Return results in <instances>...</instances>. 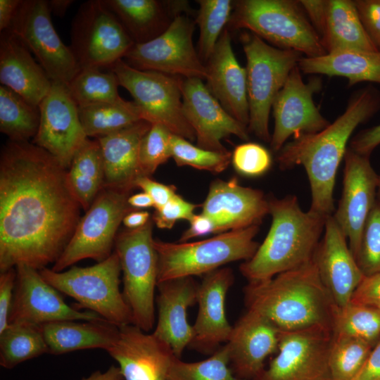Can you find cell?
<instances>
[{"label": "cell", "mask_w": 380, "mask_h": 380, "mask_svg": "<svg viewBox=\"0 0 380 380\" xmlns=\"http://www.w3.org/2000/svg\"><path fill=\"white\" fill-rule=\"evenodd\" d=\"M80 208L68 170L56 158L33 143L9 141L0 159V272L55 263Z\"/></svg>", "instance_id": "1"}, {"label": "cell", "mask_w": 380, "mask_h": 380, "mask_svg": "<svg viewBox=\"0 0 380 380\" xmlns=\"http://www.w3.org/2000/svg\"><path fill=\"white\" fill-rule=\"evenodd\" d=\"M380 110V91L368 85L355 91L347 107L332 123L313 134L293 137L278 152L281 170L303 165L310 182L312 203L310 210L324 216L332 215L333 197L338 166L347 151L355 128Z\"/></svg>", "instance_id": "2"}, {"label": "cell", "mask_w": 380, "mask_h": 380, "mask_svg": "<svg viewBox=\"0 0 380 380\" xmlns=\"http://www.w3.org/2000/svg\"><path fill=\"white\" fill-rule=\"evenodd\" d=\"M243 293L247 310L265 316L282 331L312 327L332 329L337 305L314 258L270 279L248 283Z\"/></svg>", "instance_id": "3"}, {"label": "cell", "mask_w": 380, "mask_h": 380, "mask_svg": "<svg viewBox=\"0 0 380 380\" xmlns=\"http://www.w3.org/2000/svg\"><path fill=\"white\" fill-rule=\"evenodd\" d=\"M268 199L270 230L254 255L239 266L248 283L270 279L312 260L328 217L302 210L295 196Z\"/></svg>", "instance_id": "4"}, {"label": "cell", "mask_w": 380, "mask_h": 380, "mask_svg": "<svg viewBox=\"0 0 380 380\" xmlns=\"http://www.w3.org/2000/svg\"><path fill=\"white\" fill-rule=\"evenodd\" d=\"M259 226L230 230L201 241L166 242L153 239L158 258V283L205 275L223 265L251 259L260 244L254 239Z\"/></svg>", "instance_id": "5"}, {"label": "cell", "mask_w": 380, "mask_h": 380, "mask_svg": "<svg viewBox=\"0 0 380 380\" xmlns=\"http://www.w3.org/2000/svg\"><path fill=\"white\" fill-rule=\"evenodd\" d=\"M233 8L229 23L234 28L250 30L279 49L305 57L327 53L299 1L241 0L234 2Z\"/></svg>", "instance_id": "6"}, {"label": "cell", "mask_w": 380, "mask_h": 380, "mask_svg": "<svg viewBox=\"0 0 380 380\" xmlns=\"http://www.w3.org/2000/svg\"><path fill=\"white\" fill-rule=\"evenodd\" d=\"M121 266L115 252L96 265L55 272L39 270L43 279L59 292L74 298L75 308H86L104 320L120 327L132 324L129 307L120 291Z\"/></svg>", "instance_id": "7"}, {"label": "cell", "mask_w": 380, "mask_h": 380, "mask_svg": "<svg viewBox=\"0 0 380 380\" xmlns=\"http://www.w3.org/2000/svg\"><path fill=\"white\" fill-rule=\"evenodd\" d=\"M246 58L247 91L249 105L248 132L270 142L269 117L274 101L301 54L275 48L257 35L242 37Z\"/></svg>", "instance_id": "8"}, {"label": "cell", "mask_w": 380, "mask_h": 380, "mask_svg": "<svg viewBox=\"0 0 380 380\" xmlns=\"http://www.w3.org/2000/svg\"><path fill=\"white\" fill-rule=\"evenodd\" d=\"M153 220L137 229H127L115 241L123 275L122 294L130 308L132 324L143 331L155 323V289L158 284V258L153 246Z\"/></svg>", "instance_id": "9"}, {"label": "cell", "mask_w": 380, "mask_h": 380, "mask_svg": "<svg viewBox=\"0 0 380 380\" xmlns=\"http://www.w3.org/2000/svg\"><path fill=\"white\" fill-rule=\"evenodd\" d=\"M109 68L117 75L120 85L133 97L143 120L161 124L173 134L189 141L196 139L184 114L182 79L160 72L138 70L122 59Z\"/></svg>", "instance_id": "10"}, {"label": "cell", "mask_w": 380, "mask_h": 380, "mask_svg": "<svg viewBox=\"0 0 380 380\" xmlns=\"http://www.w3.org/2000/svg\"><path fill=\"white\" fill-rule=\"evenodd\" d=\"M129 194L103 187L80 219L71 239L51 270L62 272L84 259L99 262L108 258L112 254L120 223L127 214L137 210L128 203Z\"/></svg>", "instance_id": "11"}, {"label": "cell", "mask_w": 380, "mask_h": 380, "mask_svg": "<svg viewBox=\"0 0 380 380\" xmlns=\"http://www.w3.org/2000/svg\"><path fill=\"white\" fill-rule=\"evenodd\" d=\"M70 46L80 69L110 68L135 44L103 0L79 7L71 24Z\"/></svg>", "instance_id": "12"}, {"label": "cell", "mask_w": 380, "mask_h": 380, "mask_svg": "<svg viewBox=\"0 0 380 380\" xmlns=\"http://www.w3.org/2000/svg\"><path fill=\"white\" fill-rule=\"evenodd\" d=\"M51 14L48 1H21L9 29L34 54L51 82L68 85L81 69L57 34Z\"/></svg>", "instance_id": "13"}, {"label": "cell", "mask_w": 380, "mask_h": 380, "mask_svg": "<svg viewBox=\"0 0 380 380\" xmlns=\"http://www.w3.org/2000/svg\"><path fill=\"white\" fill-rule=\"evenodd\" d=\"M194 23L177 14L167 27L156 37L134 44L124 56L132 67L165 74L205 80L206 66L193 44Z\"/></svg>", "instance_id": "14"}, {"label": "cell", "mask_w": 380, "mask_h": 380, "mask_svg": "<svg viewBox=\"0 0 380 380\" xmlns=\"http://www.w3.org/2000/svg\"><path fill=\"white\" fill-rule=\"evenodd\" d=\"M332 338V329L322 327L281 331L277 355L253 380H331Z\"/></svg>", "instance_id": "15"}, {"label": "cell", "mask_w": 380, "mask_h": 380, "mask_svg": "<svg viewBox=\"0 0 380 380\" xmlns=\"http://www.w3.org/2000/svg\"><path fill=\"white\" fill-rule=\"evenodd\" d=\"M39 108L40 122L32 143L48 151L68 170L75 154L88 138L68 85L52 82Z\"/></svg>", "instance_id": "16"}, {"label": "cell", "mask_w": 380, "mask_h": 380, "mask_svg": "<svg viewBox=\"0 0 380 380\" xmlns=\"http://www.w3.org/2000/svg\"><path fill=\"white\" fill-rule=\"evenodd\" d=\"M15 269L8 324L25 322L39 326L63 320H104L94 312L80 311L68 305L61 292L43 279L39 270L24 264Z\"/></svg>", "instance_id": "17"}, {"label": "cell", "mask_w": 380, "mask_h": 380, "mask_svg": "<svg viewBox=\"0 0 380 380\" xmlns=\"http://www.w3.org/2000/svg\"><path fill=\"white\" fill-rule=\"evenodd\" d=\"M320 89L319 79L304 82L298 65L291 71L272 107L274 127L270 144L272 151L278 153L291 136L316 133L330 125L313 101V94Z\"/></svg>", "instance_id": "18"}, {"label": "cell", "mask_w": 380, "mask_h": 380, "mask_svg": "<svg viewBox=\"0 0 380 380\" xmlns=\"http://www.w3.org/2000/svg\"><path fill=\"white\" fill-rule=\"evenodd\" d=\"M342 195L334 219L348 240L356 257L365 223L376 200L379 175L369 156L348 148L344 156Z\"/></svg>", "instance_id": "19"}, {"label": "cell", "mask_w": 380, "mask_h": 380, "mask_svg": "<svg viewBox=\"0 0 380 380\" xmlns=\"http://www.w3.org/2000/svg\"><path fill=\"white\" fill-rule=\"evenodd\" d=\"M182 92L184 114L195 133L198 146L228 152L222 144V139L234 135L242 140L248 139V128L224 110L203 80L184 78Z\"/></svg>", "instance_id": "20"}, {"label": "cell", "mask_w": 380, "mask_h": 380, "mask_svg": "<svg viewBox=\"0 0 380 380\" xmlns=\"http://www.w3.org/2000/svg\"><path fill=\"white\" fill-rule=\"evenodd\" d=\"M118 327V338L106 351L118 363L123 380H167L177 357L170 345L133 324Z\"/></svg>", "instance_id": "21"}, {"label": "cell", "mask_w": 380, "mask_h": 380, "mask_svg": "<svg viewBox=\"0 0 380 380\" xmlns=\"http://www.w3.org/2000/svg\"><path fill=\"white\" fill-rule=\"evenodd\" d=\"M281 331L260 313L247 310L233 326L228 341L230 368L239 380H253L267 357L278 350Z\"/></svg>", "instance_id": "22"}, {"label": "cell", "mask_w": 380, "mask_h": 380, "mask_svg": "<svg viewBox=\"0 0 380 380\" xmlns=\"http://www.w3.org/2000/svg\"><path fill=\"white\" fill-rule=\"evenodd\" d=\"M234 281L232 269L221 267L204 275L199 284L198 310L189 346L203 354H213L230 337L233 326L225 312L227 293Z\"/></svg>", "instance_id": "23"}, {"label": "cell", "mask_w": 380, "mask_h": 380, "mask_svg": "<svg viewBox=\"0 0 380 380\" xmlns=\"http://www.w3.org/2000/svg\"><path fill=\"white\" fill-rule=\"evenodd\" d=\"M201 213L216 221L221 233L259 226L269 214V199L259 189L240 185L235 177L216 179L210 186Z\"/></svg>", "instance_id": "24"}, {"label": "cell", "mask_w": 380, "mask_h": 380, "mask_svg": "<svg viewBox=\"0 0 380 380\" xmlns=\"http://www.w3.org/2000/svg\"><path fill=\"white\" fill-rule=\"evenodd\" d=\"M324 236L314 259L320 277L338 307L348 304L365 274L347 238L332 215L327 217Z\"/></svg>", "instance_id": "25"}, {"label": "cell", "mask_w": 380, "mask_h": 380, "mask_svg": "<svg viewBox=\"0 0 380 380\" xmlns=\"http://www.w3.org/2000/svg\"><path fill=\"white\" fill-rule=\"evenodd\" d=\"M206 63L208 90L227 112L248 128L246 70L235 56L227 29L223 30Z\"/></svg>", "instance_id": "26"}, {"label": "cell", "mask_w": 380, "mask_h": 380, "mask_svg": "<svg viewBox=\"0 0 380 380\" xmlns=\"http://www.w3.org/2000/svg\"><path fill=\"white\" fill-rule=\"evenodd\" d=\"M199 284L193 277L158 283V320L153 334L170 345L180 358L193 338V327L186 318L187 309L197 303Z\"/></svg>", "instance_id": "27"}, {"label": "cell", "mask_w": 380, "mask_h": 380, "mask_svg": "<svg viewBox=\"0 0 380 380\" xmlns=\"http://www.w3.org/2000/svg\"><path fill=\"white\" fill-rule=\"evenodd\" d=\"M0 82L37 106L52 84L30 50L11 29L1 32Z\"/></svg>", "instance_id": "28"}, {"label": "cell", "mask_w": 380, "mask_h": 380, "mask_svg": "<svg viewBox=\"0 0 380 380\" xmlns=\"http://www.w3.org/2000/svg\"><path fill=\"white\" fill-rule=\"evenodd\" d=\"M151 126L141 120L110 135L97 138L101 151L104 186L130 192L142 176L139 165L141 140Z\"/></svg>", "instance_id": "29"}, {"label": "cell", "mask_w": 380, "mask_h": 380, "mask_svg": "<svg viewBox=\"0 0 380 380\" xmlns=\"http://www.w3.org/2000/svg\"><path fill=\"white\" fill-rule=\"evenodd\" d=\"M52 322L39 325L48 353L61 355L92 348L107 350L115 342L119 327L105 320Z\"/></svg>", "instance_id": "30"}, {"label": "cell", "mask_w": 380, "mask_h": 380, "mask_svg": "<svg viewBox=\"0 0 380 380\" xmlns=\"http://www.w3.org/2000/svg\"><path fill=\"white\" fill-rule=\"evenodd\" d=\"M298 66L304 74L345 77L349 87L362 82L380 84V51L346 50L305 56Z\"/></svg>", "instance_id": "31"}, {"label": "cell", "mask_w": 380, "mask_h": 380, "mask_svg": "<svg viewBox=\"0 0 380 380\" xmlns=\"http://www.w3.org/2000/svg\"><path fill=\"white\" fill-rule=\"evenodd\" d=\"M321 40L327 53L379 51L368 37L354 1L329 0L327 24Z\"/></svg>", "instance_id": "32"}, {"label": "cell", "mask_w": 380, "mask_h": 380, "mask_svg": "<svg viewBox=\"0 0 380 380\" xmlns=\"http://www.w3.org/2000/svg\"><path fill=\"white\" fill-rule=\"evenodd\" d=\"M70 185L81 207H90L104 186V169L100 144L89 138L75 154L68 169Z\"/></svg>", "instance_id": "33"}, {"label": "cell", "mask_w": 380, "mask_h": 380, "mask_svg": "<svg viewBox=\"0 0 380 380\" xmlns=\"http://www.w3.org/2000/svg\"><path fill=\"white\" fill-rule=\"evenodd\" d=\"M103 1L118 18L135 44L146 42L158 36L167 27L164 25L163 7L158 1Z\"/></svg>", "instance_id": "34"}, {"label": "cell", "mask_w": 380, "mask_h": 380, "mask_svg": "<svg viewBox=\"0 0 380 380\" xmlns=\"http://www.w3.org/2000/svg\"><path fill=\"white\" fill-rule=\"evenodd\" d=\"M80 119L87 137H106L143 120L133 101L123 99L78 108Z\"/></svg>", "instance_id": "35"}, {"label": "cell", "mask_w": 380, "mask_h": 380, "mask_svg": "<svg viewBox=\"0 0 380 380\" xmlns=\"http://www.w3.org/2000/svg\"><path fill=\"white\" fill-rule=\"evenodd\" d=\"M40 122L39 106H34L12 89L0 87V131L10 141H28L37 133Z\"/></svg>", "instance_id": "36"}, {"label": "cell", "mask_w": 380, "mask_h": 380, "mask_svg": "<svg viewBox=\"0 0 380 380\" xmlns=\"http://www.w3.org/2000/svg\"><path fill=\"white\" fill-rule=\"evenodd\" d=\"M48 353L39 326L25 322L8 324L0 333V365L11 369Z\"/></svg>", "instance_id": "37"}, {"label": "cell", "mask_w": 380, "mask_h": 380, "mask_svg": "<svg viewBox=\"0 0 380 380\" xmlns=\"http://www.w3.org/2000/svg\"><path fill=\"white\" fill-rule=\"evenodd\" d=\"M119 80L113 71L100 68L82 69L68 84L69 93L78 108L116 102L122 99L118 94Z\"/></svg>", "instance_id": "38"}, {"label": "cell", "mask_w": 380, "mask_h": 380, "mask_svg": "<svg viewBox=\"0 0 380 380\" xmlns=\"http://www.w3.org/2000/svg\"><path fill=\"white\" fill-rule=\"evenodd\" d=\"M332 330L334 334L352 336L374 346L380 338V310L350 302L337 306Z\"/></svg>", "instance_id": "39"}, {"label": "cell", "mask_w": 380, "mask_h": 380, "mask_svg": "<svg viewBox=\"0 0 380 380\" xmlns=\"http://www.w3.org/2000/svg\"><path fill=\"white\" fill-rule=\"evenodd\" d=\"M374 346L357 338L333 334L329 354L331 380H353Z\"/></svg>", "instance_id": "40"}, {"label": "cell", "mask_w": 380, "mask_h": 380, "mask_svg": "<svg viewBox=\"0 0 380 380\" xmlns=\"http://www.w3.org/2000/svg\"><path fill=\"white\" fill-rule=\"evenodd\" d=\"M196 22L199 27L198 56L207 62L215 46L229 22L234 8L230 0H198Z\"/></svg>", "instance_id": "41"}, {"label": "cell", "mask_w": 380, "mask_h": 380, "mask_svg": "<svg viewBox=\"0 0 380 380\" xmlns=\"http://www.w3.org/2000/svg\"><path fill=\"white\" fill-rule=\"evenodd\" d=\"M167 380H239L229 366L227 345L220 346L201 361L186 362L175 357L168 371Z\"/></svg>", "instance_id": "42"}, {"label": "cell", "mask_w": 380, "mask_h": 380, "mask_svg": "<svg viewBox=\"0 0 380 380\" xmlns=\"http://www.w3.org/2000/svg\"><path fill=\"white\" fill-rule=\"evenodd\" d=\"M171 154L177 166H190L212 173H220L229 166L232 153L218 152L202 148L189 140L173 134L171 137Z\"/></svg>", "instance_id": "43"}, {"label": "cell", "mask_w": 380, "mask_h": 380, "mask_svg": "<svg viewBox=\"0 0 380 380\" xmlns=\"http://www.w3.org/2000/svg\"><path fill=\"white\" fill-rule=\"evenodd\" d=\"M172 133L165 126L153 123L142 137L139 148V165L142 176L150 177L171 154Z\"/></svg>", "instance_id": "44"}, {"label": "cell", "mask_w": 380, "mask_h": 380, "mask_svg": "<svg viewBox=\"0 0 380 380\" xmlns=\"http://www.w3.org/2000/svg\"><path fill=\"white\" fill-rule=\"evenodd\" d=\"M355 259L365 276L380 272V198L378 197L365 223Z\"/></svg>", "instance_id": "45"}, {"label": "cell", "mask_w": 380, "mask_h": 380, "mask_svg": "<svg viewBox=\"0 0 380 380\" xmlns=\"http://www.w3.org/2000/svg\"><path fill=\"white\" fill-rule=\"evenodd\" d=\"M231 162L234 170L243 176L255 177L267 172L272 165L270 151L255 142H246L236 146Z\"/></svg>", "instance_id": "46"}, {"label": "cell", "mask_w": 380, "mask_h": 380, "mask_svg": "<svg viewBox=\"0 0 380 380\" xmlns=\"http://www.w3.org/2000/svg\"><path fill=\"white\" fill-rule=\"evenodd\" d=\"M198 206L177 194L165 205L155 209L152 220L157 227L170 229L178 220L189 221Z\"/></svg>", "instance_id": "47"}, {"label": "cell", "mask_w": 380, "mask_h": 380, "mask_svg": "<svg viewBox=\"0 0 380 380\" xmlns=\"http://www.w3.org/2000/svg\"><path fill=\"white\" fill-rule=\"evenodd\" d=\"M354 3L368 37L380 51V0H356Z\"/></svg>", "instance_id": "48"}, {"label": "cell", "mask_w": 380, "mask_h": 380, "mask_svg": "<svg viewBox=\"0 0 380 380\" xmlns=\"http://www.w3.org/2000/svg\"><path fill=\"white\" fill-rule=\"evenodd\" d=\"M350 302L380 310V272L365 276L353 292Z\"/></svg>", "instance_id": "49"}, {"label": "cell", "mask_w": 380, "mask_h": 380, "mask_svg": "<svg viewBox=\"0 0 380 380\" xmlns=\"http://www.w3.org/2000/svg\"><path fill=\"white\" fill-rule=\"evenodd\" d=\"M16 276L15 267L11 268L0 274V333L8 325Z\"/></svg>", "instance_id": "50"}, {"label": "cell", "mask_w": 380, "mask_h": 380, "mask_svg": "<svg viewBox=\"0 0 380 380\" xmlns=\"http://www.w3.org/2000/svg\"><path fill=\"white\" fill-rule=\"evenodd\" d=\"M136 188H139L148 194L155 205V209L165 205L176 193V187L156 182L147 176L139 177L135 182Z\"/></svg>", "instance_id": "51"}, {"label": "cell", "mask_w": 380, "mask_h": 380, "mask_svg": "<svg viewBox=\"0 0 380 380\" xmlns=\"http://www.w3.org/2000/svg\"><path fill=\"white\" fill-rule=\"evenodd\" d=\"M189 222V227L182 233L178 242H186L194 238L221 233L216 221L204 213L195 214Z\"/></svg>", "instance_id": "52"}, {"label": "cell", "mask_w": 380, "mask_h": 380, "mask_svg": "<svg viewBox=\"0 0 380 380\" xmlns=\"http://www.w3.org/2000/svg\"><path fill=\"white\" fill-rule=\"evenodd\" d=\"M299 3L310 23L322 39L327 24L329 0H301Z\"/></svg>", "instance_id": "53"}, {"label": "cell", "mask_w": 380, "mask_h": 380, "mask_svg": "<svg viewBox=\"0 0 380 380\" xmlns=\"http://www.w3.org/2000/svg\"><path fill=\"white\" fill-rule=\"evenodd\" d=\"M379 144L380 124L357 133L350 140L349 148L361 155L369 156Z\"/></svg>", "instance_id": "54"}, {"label": "cell", "mask_w": 380, "mask_h": 380, "mask_svg": "<svg viewBox=\"0 0 380 380\" xmlns=\"http://www.w3.org/2000/svg\"><path fill=\"white\" fill-rule=\"evenodd\" d=\"M353 380H380V338Z\"/></svg>", "instance_id": "55"}, {"label": "cell", "mask_w": 380, "mask_h": 380, "mask_svg": "<svg viewBox=\"0 0 380 380\" xmlns=\"http://www.w3.org/2000/svg\"><path fill=\"white\" fill-rule=\"evenodd\" d=\"M22 0H0V31L11 27L13 19Z\"/></svg>", "instance_id": "56"}, {"label": "cell", "mask_w": 380, "mask_h": 380, "mask_svg": "<svg viewBox=\"0 0 380 380\" xmlns=\"http://www.w3.org/2000/svg\"><path fill=\"white\" fill-rule=\"evenodd\" d=\"M150 220L148 212L134 210L125 216L122 223L127 229H133L144 226Z\"/></svg>", "instance_id": "57"}, {"label": "cell", "mask_w": 380, "mask_h": 380, "mask_svg": "<svg viewBox=\"0 0 380 380\" xmlns=\"http://www.w3.org/2000/svg\"><path fill=\"white\" fill-rule=\"evenodd\" d=\"M82 380H123L120 368L112 365L105 372L96 371Z\"/></svg>", "instance_id": "58"}, {"label": "cell", "mask_w": 380, "mask_h": 380, "mask_svg": "<svg viewBox=\"0 0 380 380\" xmlns=\"http://www.w3.org/2000/svg\"><path fill=\"white\" fill-rule=\"evenodd\" d=\"M128 203L131 207L137 210L155 207L153 201L151 196L144 191L129 196Z\"/></svg>", "instance_id": "59"}, {"label": "cell", "mask_w": 380, "mask_h": 380, "mask_svg": "<svg viewBox=\"0 0 380 380\" xmlns=\"http://www.w3.org/2000/svg\"><path fill=\"white\" fill-rule=\"evenodd\" d=\"M73 2L72 0H51L48 1V4L51 13L58 17H63Z\"/></svg>", "instance_id": "60"}, {"label": "cell", "mask_w": 380, "mask_h": 380, "mask_svg": "<svg viewBox=\"0 0 380 380\" xmlns=\"http://www.w3.org/2000/svg\"><path fill=\"white\" fill-rule=\"evenodd\" d=\"M378 192H377V194H378V198H380V175L379 176V183H378Z\"/></svg>", "instance_id": "61"}]
</instances>
